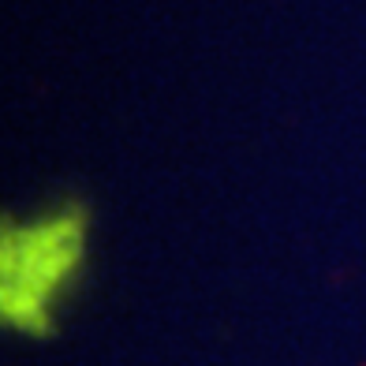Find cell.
<instances>
[{
  "label": "cell",
  "instance_id": "6da1fadb",
  "mask_svg": "<svg viewBox=\"0 0 366 366\" xmlns=\"http://www.w3.org/2000/svg\"><path fill=\"white\" fill-rule=\"evenodd\" d=\"M90 258V209L79 198L38 206L0 228V322L41 340L56 329Z\"/></svg>",
  "mask_w": 366,
  "mask_h": 366
}]
</instances>
